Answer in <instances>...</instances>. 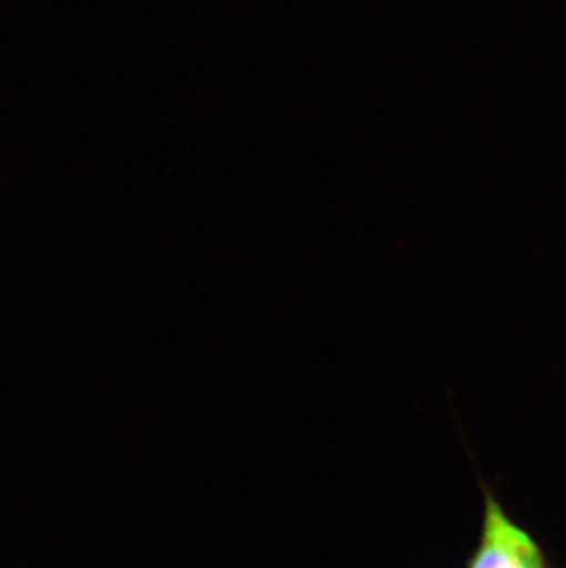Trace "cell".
Here are the masks:
<instances>
[{"instance_id": "6da1fadb", "label": "cell", "mask_w": 566, "mask_h": 568, "mask_svg": "<svg viewBox=\"0 0 566 568\" xmlns=\"http://www.w3.org/2000/svg\"><path fill=\"white\" fill-rule=\"evenodd\" d=\"M465 568H552V565L539 542L509 517L493 489L484 486L481 537Z\"/></svg>"}]
</instances>
